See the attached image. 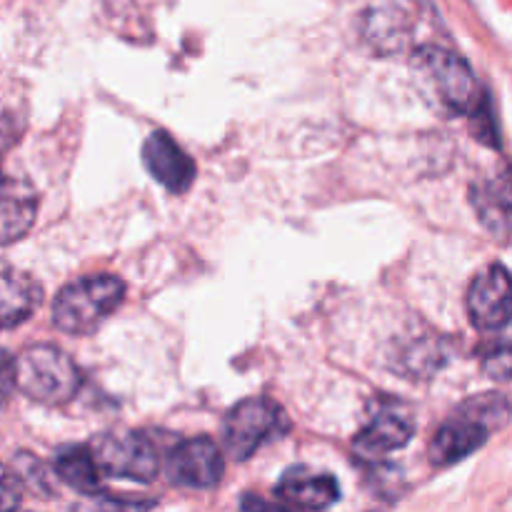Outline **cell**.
<instances>
[{"instance_id":"1","label":"cell","mask_w":512,"mask_h":512,"mask_svg":"<svg viewBox=\"0 0 512 512\" xmlns=\"http://www.w3.org/2000/svg\"><path fill=\"white\" fill-rule=\"evenodd\" d=\"M510 418V405L503 395L473 398L435 433L430 443V463L448 468L460 463L488 443L490 433L503 428Z\"/></svg>"},{"instance_id":"2","label":"cell","mask_w":512,"mask_h":512,"mask_svg":"<svg viewBox=\"0 0 512 512\" xmlns=\"http://www.w3.org/2000/svg\"><path fill=\"white\" fill-rule=\"evenodd\" d=\"M125 283L118 275H88L65 285L53 303V325L68 335H90L123 303Z\"/></svg>"},{"instance_id":"3","label":"cell","mask_w":512,"mask_h":512,"mask_svg":"<svg viewBox=\"0 0 512 512\" xmlns=\"http://www.w3.org/2000/svg\"><path fill=\"white\" fill-rule=\"evenodd\" d=\"M413 65L430 93L435 95L440 108L455 115L480 113L485 93L480 88V80L475 78L473 68L460 55L438 48V45H428V48H420L415 53Z\"/></svg>"},{"instance_id":"4","label":"cell","mask_w":512,"mask_h":512,"mask_svg":"<svg viewBox=\"0 0 512 512\" xmlns=\"http://www.w3.org/2000/svg\"><path fill=\"white\" fill-rule=\"evenodd\" d=\"M18 390L40 405H65L80 390V370L68 353L55 345H30L15 360Z\"/></svg>"},{"instance_id":"5","label":"cell","mask_w":512,"mask_h":512,"mask_svg":"<svg viewBox=\"0 0 512 512\" xmlns=\"http://www.w3.org/2000/svg\"><path fill=\"white\" fill-rule=\"evenodd\" d=\"M288 418L270 398L240 400L223 420V445L233 460H248L263 445L285 435Z\"/></svg>"},{"instance_id":"6","label":"cell","mask_w":512,"mask_h":512,"mask_svg":"<svg viewBox=\"0 0 512 512\" xmlns=\"http://www.w3.org/2000/svg\"><path fill=\"white\" fill-rule=\"evenodd\" d=\"M93 453L100 468L110 478L153 483L160 470V455L153 440L138 430L108 433L93 443Z\"/></svg>"},{"instance_id":"7","label":"cell","mask_w":512,"mask_h":512,"mask_svg":"<svg viewBox=\"0 0 512 512\" xmlns=\"http://www.w3.org/2000/svg\"><path fill=\"white\" fill-rule=\"evenodd\" d=\"M470 323L483 333L503 330L512 320V275L495 263L473 280L468 290Z\"/></svg>"},{"instance_id":"8","label":"cell","mask_w":512,"mask_h":512,"mask_svg":"<svg viewBox=\"0 0 512 512\" xmlns=\"http://www.w3.org/2000/svg\"><path fill=\"white\" fill-rule=\"evenodd\" d=\"M165 470H168L170 483L180 488H215L223 478V453L210 438L183 440L168 455Z\"/></svg>"},{"instance_id":"9","label":"cell","mask_w":512,"mask_h":512,"mask_svg":"<svg viewBox=\"0 0 512 512\" xmlns=\"http://www.w3.org/2000/svg\"><path fill=\"white\" fill-rule=\"evenodd\" d=\"M415 433L413 415L395 400H383L368 425L355 438V453L365 460L383 458L393 450L405 448Z\"/></svg>"},{"instance_id":"10","label":"cell","mask_w":512,"mask_h":512,"mask_svg":"<svg viewBox=\"0 0 512 512\" xmlns=\"http://www.w3.org/2000/svg\"><path fill=\"white\" fill-rule=\"evenodd\" d=\"M143 163L153 180L175 195L185 193L195 180L193 158L165 130L148 135L143 145Z\"/></svg>"},{"instance_id":"11","label":"cell","mask_w":512,"mask_h":512,"mask_svg":"<svg viewBox=\"0 0 512 512\" xmlns=\"http://www.w3.org/2000/svg\"><path fill=\"white\" fill-rule=\"evenodd\" d=\"M278 503L288 510H325L338 503L340 488L333 475L315 473L310 468H290L280 478Z\"/></svg>"},{"instance_id":"12","label":"cell","mask_w":512,"mask_h":512,"mask_svg":"<svg viewBox=\"0 0 512 512\" xmlns=\"http://www.w3.org/2000/svg\"><path fill=\"white\" fill-rule=\"evenodd\" d=\"M0 315H3V328L13 330L15 325L25 323L30 315L38 310L43 300V288L38 280L28 273H18L13 268H5L3 285H0Z\"/></svg>"},{"instance_id":"13","label":"cell","mask_w":512,"mask_h":512,"mask_svg":"<svg viewBox=\"0 0 512 512\" xmlns=\"http://www.w3.org/2000/svg\"><path fill=\"white\" fill-rule=\"evenodd\" d=\"M55 475L68 488L78 490L80 495L103 493V468L95 458L93 448L85 445H65L55 455Z\"/></svg>"},{"instance_id":"14","label":"cell","mask_w":512,"mask_h":512,"mask_svg":"<svg viewBox=\"0 0 512 512\" xmlns=\"http://www.w3.org/2000/svg\"><path fill=\"white\" fill-rule=\"evenodd\" d=\"M38 195L23 180L5 175L3 183V243L10 245L23 238L35 223Z\"/></svg>"},{"instance_id":"15","label":"cell","mask_w":512,"mask_h":512,"mask_svg":"<svg viewBox=\"0 0 512 512\" xmlns=\"http://www.w3.org/2000/svg\"><path fill=\"white\" fill-rule=\"evenodd\" d=\"M483 368L490 378L500 380V383L512 380V335L485 348Z\"/></svg>"},{"instance_id":"16","label":"cell","mask_w":512,"mask_h":512,"mask_svg":"<svg viewBox=\"0 0 512 512\" xmlns=\"http://www.w3.org/2000/svg\"><path fill=\"white\" fill-rule=\"evenodd\" d=\"M23 500V488H20V478H15L13 470H5L3 475V508L13 510L18 508Z\"/></svg>"},{"instance_id":"17","label":"cell","mask_w":512,"mask_h":512,"mask_svg":"<svg viewBox=\"0 0 512 512\" xmlns=\"http://www.w3.org/2000/svg\"><path fill=\"white\" fill-rule=\"evenodd\" d=\"M13 383H18V373H15V360L10 358V353H3V398L8 400L13 393Z\"/></svg>"}]
</instances>
